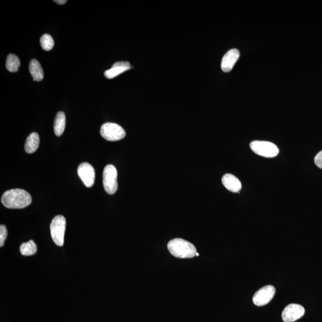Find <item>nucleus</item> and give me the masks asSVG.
I'll use <instances>...</instances> for the list:
<instances>
[{"label":"nucleus","instance_id":"f257e3e1","mask_svg":"<svg viewBox=\"0 0 322 322\" xmlns=\"http://www.w3.org/2000/svg\"><path fill=\"white\" fill-rule=\"evenodd\" d=\"M1 202L5 207L10 209H21L31 204L32 197L23 189H10L2 194Z\"/></svg>","mask_w":322,"mask_h":322},{"label":"nucleus","instance_id":"f03ea898","mask_svg":"<svg viewBox=\"0 0 322 322\" xmlns=\"http://www.w3.org/2000/svg\"><path fill=\"white\" fill-rule=\"evenodd\" d=\"M167 247L173 256L179 258H192L197 253L196 249L192 243L180 238L170 240Z\"/></svg>","mask_w":322,"mask_h":322},{"label":"nucleus","instance_id":"7ed1b4c3","mask_svg":"<svg viewBox=\"0 0 322 322\" xmlns=\"http://www.w3.org/2000/svg\"><path fill=\"white\" fill-rule=\"evenodd\" d=\"M66 224V219L62 215H57L51 221L50 224L51 237L54 242L59 247L64 245Z\"/></svg>","mask_w":322,"mask_h":322},{"label":"nucleus","instance_id":"20e7f679","mask_svg":"<svg viewBox=\"0 0 322 322\" xmlns=\"http://www.w3.org/2000/svg\"><path fill=\"white\" fill-rule=\"evenodd\" d=\"M118 172L116 168L112 165H107L105 167L103 172V184L107 193L113 194L118 189Z\"/></svg>","mask_w":322,"mask_h":322},{"label":"nucleus","instance_id":"39448f33","mask_svg":"<svg viewBox=\"0 0 322 322\" xmlns=\"http://www.w3.org/2000/svg\"><path fill=\"white\" fill-rule=\"evenodd\" d=\"M250 146L251 150L254 153L266 158H273L277 156L279 152L277 146L269 142L256 140L252 142Z\"/></svg>","mask_w":322,"mask_h":322},{"label":"nucleus","instance_id":"423d86ee","mask_svg":"<svg viewBox=\"0 0 322 322\" xmlns=\"http://www.w3.org/2000/svg\"><path fill=\"white\" fill-rule=\"evenodd\" d=\"M101 134L105 139L110 142L118 141L126 137V132L118 124L107 123L102 125Z\"/></svg>","mask_w":322,"mask_h":322},{"label":"nucleus","instance_id":"0eeeda50","mask_svg":"<svg viewBox=\"0 0 322 322\" xmlns=\"http://www.w3.org/2000/svg\"><path fill=\"white\" fill-rule=\"evenodd\" d=\"M276 289L272 285H267L262 287L257 291L253 297L254 304L257 306H263L272 301L274 297Z\"/></svg>","mask_w":322,"mask_h":322},{"label":"nucleus","instance_id":"6e6552de","mask_svg":"<svg viewBox=\"0 0 322 322\" xmlns=\"http://www.w3.org/2000/svg\"><path fill=\"white\" fill-rule=\"evenodd\" d=\"M78 174L81 180L87 188L94 185L95 181V171L90 164L83 162L78 168Z\"/></svg>","mask_w":322,"mask_h":322},{"label":"nucleus","instance_id":"1a4fd4ad","mask_svg":"<svg viewBox=\"0 0 322 322\" xmlns=\"http://www.w3.org/2000/svg\"><path fill=\"white\" fill-rule=\"evenodd\" d=\"M305 313L304 308L297 304H290L284 308L282 314L283 322H294L302 317Z\"/></svg>","mask_w":322,"mask_h":322},{"label":"nucleus","instance_id":"9d476101","mask_svg":"<svg viewBox=\"0 0 322 322\" xmlns=\"http://www.w3.org/2000/svg\"><path fill=\"white\" fill-rule=\"evenodd\" d=\"M240 57L239 51L236 48L230 50L222 59L221 67L222 71L229 72L231 71Z\"/></svg>","mask_w":322,"mask_h":322},{"label":"nucleus","instance_id":"9b49d317","mask_svg":"<svg viewBox=\"0 0 322 322\" xmlns=\"http://www.w3.org/2000/svg\"><path fill=\"white\" fill-rule=\"evenodd\" d=\"M131 68V64L129 62H117L113 64L110 69L105 71L104 75L108 79H113Z\"/></svg>","mask_w":322,"mask_h":322},{"label":"nucleus","instance_id":"f8f14e48","mask_svg":"<svg viewBox=\"0 0 322 322\" xmlns=\"http://www.w3.org/2000/svg\"><path fill=\"white\" fill-rule=\"evenodd\" d=\"M222 183L227 190L237 193L242 188V184L236 177L231 174H226L222 178Z\"/></svg>","mask_w":322,"mask_h":322},{"label":"nucleus","instance_id":"ddd939ff","mask_svg":"<svg viewBox=\"0 0 322 322\" xmlns=\"http://www.w3.org/2000/svg\"><path fill=\"white\" fill-rule=\"evenodd\" d=\"M40 137L37 132H32L27 138L25 145V150L27 153H32L39 147Z\"/></svg>","mask_w":322,"mask_h":322},{"label":"nucleus","instance_id":"4468645a","mask_svg":"<svg viewBox=\"0 0 322 322\" xmlns=\"http://www.w3.org/2000/svg\"><path fill=\"white\" fill-rule=\"evenodd\" d=\"M29 71L34 81H42L44 78V72L40 62L36 59H32L29 64Z\"/></svg>","mask_w":322,"mask_h":322},{"label":"nucleus","instance_id":"2eb2a0df","mask_svg":"<svg viewBox=\"0 0 322 322\" xmlns=\"http://www.w3.org/2000/svg\"><path fill=\"white\" fill-rule=\"evenodd\" d=\"M66 126V116L63 112L57 113L54 125V131L57 136H61L64 133Z\"/></svg>","mask_w":322,"mask_h":322},{"label":"nucleus","instance_id":"dca6fc26","mask_svg":"<svg viewBox=\"0 0 322 322\" xmlns=\"http://www.w3.org/2000/svg\"><path fill=\"white\" fill-rule=\"evenodd\" d=\"M20 251L21 255L30 256L34 255L37 251V246L33 240H29L28 242L23 243L21 245Z\"/></svg>","mask_w":322,"mask_h":322},{"label":"nucleus","instance_id":"f3484780","mask_svg":"<svg viewBox=\"0 0 322 322\" xmlns=\"http://www.w3.org/2000/svg\"><path fill=\"white\" fill-rule=\"evenodd\" d=\"M21 65L20 59L17 56L10 54L7 56L6 61V68L9 72H16L18 71Z\"/></svg>","mask_w":322,"mask_h":322},{"label":"nucleus","instance_id":"a211bd4d","mask_svg":"<svg viewBox=\"0 0 322 322\" xmlns=\"http://www.w3.org/2000/svg\"><path fill=\"white\" fill-rule=\"evenodd\" d=\"M40 44L43 50L50 51L53 48L55 43H54L52 37L46 34L43 35L41 37Z\"/></svg>","mask_w":322,"mask_h":322},{"label":"nucleus","instance_id":"6ab92c4d","mask_svg":"<svg viewBox=\"0 0 322 322\" xmlns=\"http://www.w3.org/2000/svg\"><path fill=\"white\" fill-rule=\"evenodd\" d=\"M7 236V230L6 227L1 224V225L0 226V247H3Z\"/></svg>","mask_w":322,"mask_h":322},{"label":"nucleus","instance_id":"aec40b11","mask_svg":"<svg viewBox=\"0 0 322 322\" xmlns=\"http://www.w3.org/2000/svg\"><path fill=\"white\" fill-rule=\"evenodd\" d=\"M315 163L319 168L322 169V150L319 152L315 158Z\"/></svg>","mask_w":322,"mask_h":322},{"label":"nucleus","instance_id":"412c9836","mask_svg":"<svg viewBox=\"0 0 322 322\" xmlns=\"http://www.w3.org/2000/svg\"><path fill=\"white\" fill-rule=\"evenodd\" d=\"M55 2H56L57 4H65L66 2H67L66 0H56V1H54Z\"/></svg>","mask_w":322,"mask_h":322},{"label":"nucleus","instance_id":"4be33fe9","mask_svg":"<svg viewBox=\"0 0 322 322\" xmlns=\"http://www.w3.org/2000/svg\"><path fill=\"white\" fill-rule=\"evenodd\" d=\"M199 256V254L197 253L196 254V256Z\"/></svg>","mask_w":322,"mask_h":322}]
</instances>
